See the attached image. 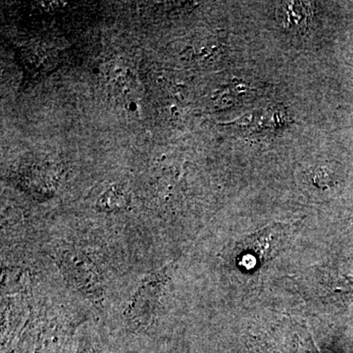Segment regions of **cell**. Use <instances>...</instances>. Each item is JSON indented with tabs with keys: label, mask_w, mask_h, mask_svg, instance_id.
Masks as SVG:
<instances>
[{
	"label": "cell",
	"mask_w": 353,
	"mask_h": 353,
	"mask_svg": "<svg viewBox=\"0 0 353 353\" xmlns=\"http://www.w3.org/2000/svg\"><path fill=\"white\" fill-rule=\"evenodd\" d=\"M310 180L316 187L323 190L333 187L334 183L333 173L327 167H317L310 171Z\"/></svg>",
	"instance_id": "cell-3"
},
{
	"label": "cell",
	"mask_w": 353,
	"mask_h": 353,
	"mask_svg": "<svg viewBox=\"0 0 353 353\" xmlns=\"http://www.w3.org/2000/svg\"><path fill=\"white\" fill-rule=\"evenodd\" d=\"M127 108L129 109V111H131V112H136L137 109H138V105H137L134 102H130V103L128 104Z\"/></svg>",
	"instance_id": "cell-4"
},
{
	"label": "cell",
	"mask_w": 353,
	"mask_h": 353,
	"mask_svg": "<svg viewBox=\"0 0 353 353\" xmlns=\"http://www.w3.org/2000/svg\"><path fill=\"white\" fill-rule=\"evenodd\" d=\"M312 4L305 1L278 2L276 18L279 25L290 34H303L312 15Z\"/></svg>",
	"instance_id": "cell-2"
},
{
	"label": "cell",
	"mask_w": 353,
	"mask_h": 353,
	"mask_svg": "<svg viewBox=\"0 0 353 353\" xmlns=\"http://www.w3.org/2000/svg\"><path fill=\"white\" fill-rule=\"evenodd\" d=\"M282 229L280 225H274L248 236L240 243L239 262L241 266L246 269L256 268L259 265L270 259L280 240Z\"/></svg>",
	"instance_id": "cell-1"
}]
</instances>
